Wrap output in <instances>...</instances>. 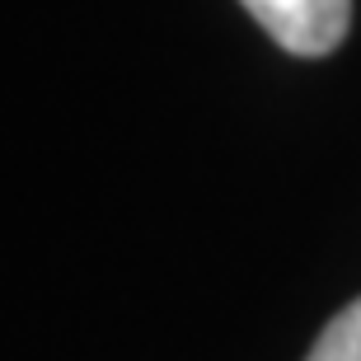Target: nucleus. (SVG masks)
Masks as SVG:
<instances>
[{
  "label": "nucleus",
  "mask_w": 361,
  "mask_h": 361,
  "mask_svg": "<svg viewBox=\"0 0 361 361\" xmlns=\"http://www.w3.org/2000/svg\"><path fill=\"white\" fill-rule=\"evenodd\" d=\"M268 38L295 56H329L348 38L352 24V0H240Z\"/></svg>",
  "instance_id": "1"
},
{
  "label": "nucleus",
  "mask_w": 361,
  "mask_h": 361,
  "mask_svg": "<svg viewBox=\"0 0 361 361\" xmlns=\"http://www.w3.org/2000/svg\"><path fill=\"white\" fill-rule=\"evenodd\" d=\"M305 361H361V295L324 324Z\"/></svg>",
  "instance_id": "2"
}]
</instances>
